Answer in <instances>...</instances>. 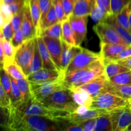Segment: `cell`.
I'll return each mask as SVG.
<instances>
[{"label":"cell","mask_w":131,"mask_h":131,"mask_svg":"<svg viewBox=\"0 0 131 131\" xmlns=\"http://www.w3.org/2000/svg\"><path fill=\"white\" fill-rule=\"evenodd\" d=\"M53 0H39V6L40 10V27L42 31V26L46 18V15L49 10Z\"/></svg>","instance_id":"39"},{"label":"cell","mask_w":131,"mask_h":131,"mask_svg":"<svg viewBox=\"0 0 131 131\" xmlns=\"http://www.w3.org/2000/svg\"><path fill=\"white\" fill-rule=\"evenodd\" d=\"M37 40L38 49H39L40 54L42 62H43V68L51 69V70H58L61 71L58 69V67L55 65L54 61H52V59L51 58V55H50L48 49H47V46H46V43L43 41V37H41V36L37 37Z\"/></svg>","instance_id":"19"},{"label":"cell","mask_w":131,"mask_h":131,"mask_svg":"<svg viewBox=\"0 0 131 131\" xmlns=\"http://www.w3.org/2000/svg\"><path fill=\"white\" fill-rule=\"evenodd\" d=\"M1 67L10 63L15 61V56L16 49L14 48L12 43L10 41L5 39L1 34Z\"/></svg>","instance_id":"17"},{"label":"cell","mask_w":131,"mask_h":131,"mask_svg":"<svg viewBox=\"0 0 131 131\" xmlns=\"http://www.w3.org/2000/svg\"><path fill=\"white\" fill-rule=\"evenodd\" d=\"M29 1V8L33 18V23L36 29L37 37L40 36V10L39 6V0H28Z\"/></svg>","instance_id":"24"},{"label":"cell","mask_w":131,"mask_h":131,"mask_svg":"<svg viewBox=\"0 0 131 131\" xmlns=\"http://www.w3.org/2000/svg\"><path fill=\"white\" fill-rule=\"evenodd\" d=\"M129 105V101L114 93L106 92L93 98L90 109H98L107 113L115 109L125 107Z\"/></svg>","instance_id":"4"},{"label":"cell","mask_w":131,"mask_h":131,"mask_svg":"<svg viewBox=\"0 0 131 131\" xmlns=\"http://www.w3.org/2000/svg\"><path fill=\"white\" fill-rule=\"evenodd\" d=\"M107 113L105 111L98 109H89L85 113L82 114H78L76 113H70L69 116L64 118L69 123L74 124H81V123L90 120V119L96 118L101 115Z\"/></svg>","instance_id":"15"},{"label":"cell","mask_w":131,"mask_h":131,"mask_svg":"<svg viewBox=\"0 0 131 131\" xmlns=\"http://www.w3.org/2000/svg\"><path fill=\"white\" fill-rule=\"evenodd\" d=\"M119 63H120L121 65H124V66L126 67L128 69H130L131 70V56L130 57L128 58L125 59V60H122L117 61Z\"/></svg>","instance_id":"51"},{"label":"cell","mask_w":131,"mask_h":131,"mask_svg":"<svg viewBox=\"0 0 131 131\" xmlns=\"http://www.w3.org/2000/svg\"><path fill=\"white\" fill-rule=\"evenodd\" d=\"M131 11V2L125 6L117 15H116L118 22L125 29L130 31L129 17ZM131 32V31H130Z\"/></svg>","instance_id":"31"},{"label":"cell","mask_w":131,"mask_h":131,"mask_svg":"<svg viewBox=\"0 0 131 131\" xmlns=\"http://www.w3.org/2000/svg\"><path fill=\"white\" fill-rule=\"evenodd\" d=\"M1 67L4 68L6 72L15 80H19V79H23V78H27L22 69L20 68V67L15 61L6 64Z\"/></svg>","instance_id":"33"},{"label":"cell","mask_w":131,"mask_h":131,"mask_svg":"<svg viewBox=\"0 0 131 131\" xmlns=\"http://www.w3.org/2000/svg\"><path fill=\"white\" fill-rule=\"evenodd\" d=\"M1 85L11 98V80L10 75L3 67H1Z\"/></svg>","instance_id":"37"},{"label":"cell","mask_w":131,"mask_h":131,"mask_svg":"<svg viewBox=\"0 0 131 131\" xmlns=\"http://www.w3.org/2000/svg\"><path fill=\"white\" fill-rule=\"evenodd\" d=\"M40 102L49 108L74 113L79 106L74 102L70 89L64 88L53 92Z\"/></svg>","instance_id":"3"},{"label":"cell","mask_w":131,"mask_h":131,"mask_svg":"<svg viewBox=\"0 0 131 131\" xmlns=\"http://www.w3.org/2000/svg\"><path fill=\"white\" fill-rule=\"evenodd\" d=\"M21 1V0H1V3L6 4V5H10V4L12 3L16 2V1Z\"/></svg>","instance_id":"53"},{"label":"cell","mask_w":131,"mask_h":131,"mask_svg":"<svg viewBox=\"0 0 131 131\" xmlns=\"http://www.w3.org/2000/svg\"><path fill=\"white\" fill-rule=\"evenodd\" d=\"M37 37L27 40L15 52V62L20 67L26 77L29 65L34 55Z\"/></svg>","instance_id":"5"},{"label":"cell","mask_w":131,"mask_h":131,"mask_svg":"<svg viewBox=\"0 0 131 131\" xmlns=\"http://www.w3.org/2000/svg\"><path fill=\"white\" fill-rule=\"evenodd\" d=\"M103 21L106 22L108 24H111L118 34L120 35L122 40L126 43L127 45L131 44V32L129 31L128 29H125L124 26L121 25L120 23L118 22L117 19H116V15L111 14L109 15Z\"/></svg>","instance_id":"20"},{"label":"cell","mask_w":131,"mask_h":131,"mask_svg":"<svg viewBox=\"0 0 131 131\" xmlns=\"http://www.w3.org/2000/svg\"><path fill=\"white\" fill-rule=\"evenodd\" d=\"M126 131H131V124H130V125L128 127V128L127 129Z\"/></svg>","instance_id":"55"},{"label":"cell","mask_w":131,"mask_h":131,"mask_svg":"<svg viewBox=\"0 0 131 131\" xmlns=\"http://www.w3.org/2000/svg\"><path fill=\"white\" fill-rule=\"evenodd\" d=\"M63 72L58 70L43 69L32 73L27 77L28 81L31 83H42L61 80L63 78Z\"/></svg>","instance_id":"12"},{"label":"cell","mask_w":131,"mask_h":131,"mask_svg":"<svg viewBox=\"0 0 131 131\" xmlns=\"http://www.w3.org/2000/svg\"><path fill=\"white\" fill-rule=\"evenodd\" d=\"M53 4L59 20L62 22L63 20L67 19L63 5V0H53Z\"/></svg>","instance_id":"45"},{"label":"cell","mask_w":131,"mask_h":131,"mask_svg":"<svg viewBox=\"0 0 131 131\" xmlns=\"http://www.w3.org/2000/svg\"><path fill=\"white\" fill-rule=\"evenodd\" d=\"M70 113L68 111L49 108L32 97L27 102H22L17 107L11 108L8 113L6 124L3 127L7 129L27 116H43L53 119H64Z\"/></svg>","instance_id":"1"},{"label":"cell","mask_w":131,"mask_h":131,"mask_svg":"<svg viewBox=\"0 0 131 131\" xmlns=\"http://www.w3.org/2000/svg\"><path fill=\"white\" fill-rule=\"evenodd\" d=\"M131 56V44L128 45L122 51L120 52V53L117 56H116L115 58H114L111 61H117L119 60H125V59L128 58L130 57Z\"/></svg>","instance_id":"47"},{"label":"cell","mask_w":131,"mask_h":131,"mask_svg":"<svg viewBox=\"0 0 131 131\" xmlns=\"http://www.w3.org/2000/svg\"><path fill=\"white\" fill-rule=\"evenodd\" d=\"M127 45L122 43H101V57L103 61H111L117 56Z\"/></svg>","instance_id":"18"},{"label":"cell","mask_w":131,"mask_h":131,"mask_svg":"<svg viewBox=\"0 0 131 131\" xmlns=\"http://www.w3.org/2000/svg\"><path fill=\"white\" fill-rule=\"evenodd\" d=\"M64 121L43 116H29L7 129L14 131H61L63 130Z\"/></svg>","instance_id":"2"},{"label":"cell","mask_w":131,"mask_h":131,"mask_svg":"<svg viewBox=\"0 0 131 131\" xmlns=\"http://www.w3.org/2000/svg\"><path fill=\"white\" fill-rule=\"evenodd\" d=\"M95 124V118H93L86 120L79 125L83 128V131H93Z\"/></svg>","instance_id":"49"},{"label":"cell","mask_w":131,"mask_h":131,"mask_svg":"<svg viewBox=\"0 0 131 131\" xmlns=\"http://www.w3.org/2000/svg\"><path fill=\"white\" fill-rule=\"evenodd\" d=\"M75 2V0H63L64 12L67 19H69V17L73 14Z\"/></svg>","instance_id":"46"},{"label":"cell","mask_w":131,"mask_h":131,"mask_svg":"<svg viewBox=\"0 0 131 131\" xmlns=\"http://www.w3.org/2000/svg\"><path fill=\"white\" fill-rule=\"evenodd\" d=\"M93 31L98 36L101 43H122L127 45L120 37L115 28L107 23L101 21L93 26Z\"/></svg>","instance_id":"7"},{"label":"cell","mask_w":131,"mask_h":131,"mask_svg":"<svg viewBox=\"0 0 131 131\" xmlns=\"http://www.w3.org/2000/svg\"><path fill=\"white\" fill-rule=\"evenodd\" d=\"M129 107H130V108H131V99L130 100H129Z\"/></svg>","instance_id":"56"},{"label":"cell","mask_w":131,"mask_h":131,"mask_svg":"<svg viewBox=\"0 0 131 131\" xmlns=\"http://www.w3.org/2000/svg\"><path fill=\"white\" fill-rule=\"evenodd\" d=\"M9 75V74H8ZM10 80H11V101H12V107H15L20 104L23 102L21 93H20V90H19V86H18L17 81L15 79L10 75ZM11 110V109H10Z\"/></svg>","instance_id":"29"},{"label":"cell","mask_w":131,"mask_h":131,"mask_svg":"<svg viewBox=\"0 0 131 131\" xmlns=\"http://www.w3.org/2000/svg\"><path fill=\"white\" fill-rule=\"evenodd\" d=\"M42 69H43V62H42V58H41L39 49H38L37 40V43H36L35 48L34 55H33V59H32L30 65H29V69H28L27 77L30 75L31 74H32V73L38 71V70H40Z\"/></svg>","instance_id":"28"},{"label":"cell","mask_w":131,"mask_h":131,"mask_svg":"<svg viewBox=\"0 0 131 131\" xmlns=\"http://www.w3.org/2000/svg\"><path fill=\"white\" fill-rule=\"evenodd\" d=\"M24 42H25V40H24V34H23L22 29L20 28L17 31L14 32V36L11 40V43H12L14 48L17 50L24 43Z\"/></svg>","instance_id":"43"},{"label":"cell","mask_w":131,"mask_h":131,"mask_svg":"<svg viewBox=\"0 0 131 131\" xmlns=\"http://www.w3.org/2000/svg\"><path fill=\"white\" fill-rule=\"evenodd\" d=\"M101 58V54L100 52L97 53L83 47L81 51L72 60L65 70L63 72L64 75L70 74L75 70L86 67Z\"/></svg>","instance_id":"6"},{"label":"cell","mask_w":131,"mask_h":131,"mask_svg":"<svg viewBox=\"0 0 131 131\" xmlns=\"http://www.w3.org/2000/svg\"><path fill=\"white\" fill-rule=\"evenodd\" d=\"M89 109H90L89 107H86V106H79L78 107V108L76 109V110H75V111L74 113H78V114L84 113H85L86 111H88Z\"/></svg>","instance_id":"52"},{"label":"cell","mask_w":131,"mask_h":131,"mask_svg":"<svg viewBox=\"0 0 131 131\" xmlns=\"http://www.w3.org/2000/svg\"><path fill=\"white\" fill-rule=\"evenodd\" d=\"M131 2V0H111V10L114 15H117L126 5Z\"/></svg>","instance_id":"41"},{"label":"cell","mask_w":131,"mask_h":131,"mask_svg":"<svg viewBox=\"0 0 131 131\" xmlns=\"http://www.w3.org/2000/svg\"><path fill=\"white\" fill-rule=\"evenodd\" d=\"M43 41L47 47L52 61L61 71V52H62V40L49 37H42ZM63 72V71H62Z\"/></svg>","instance_id":"13"},{"label":"cell","mask_w":131,"mask_h":131,"mask_svg":"<svg viewBox=\"0 0 131 131\" xmlns=\"http://www.w3.org/2000/svg\"><path fill=\"white\" fill-rule=\"evenodd\" d=\"M110 81L108 78L106 74H104L81 86L78 87V88L88 92L93 98L102 93H106Z\"/></svg>","instance_id":"11"},{"label":"cell","mask_w":131,"mask_h":131,"mask_svg":"<svg viewBox=\"0 0 131 131\" xmlns=\"http://www.w3.org/2000/svg\"><path fill=\"white\" fill-rule=\"evenodd\" d=\"M129 24H130V31H131V11L130 14V17H129Z\"/></svg>","instance_id":"54"},{"label":"cell","mask_w":131,"mask_h":131,"mask_svg":"<svg viewBox=\"0 0 131 131\" xmlns=\"http://www.w3.org/2000/svg\"><path fill=\"white\" fill-rule=\"evenodd\" d=\"M113 131H126L131 124V110L129 106L115 109L109 113Z\"/></svg>","instance_id":"8"},{"label":"cell","mask_w":131,"mask_h":131,"mask_svg":"<svg viewBox=\"0 0 131 131\" xmlns=\"http://www.w3.org/2000/svg\"><path fill=\"white\" fill-rule=\"evenodd\" d=\"M105 65V74L107 78H110L114 75L124 72L128 71L130 69L121 65L118 61H103Z\"/></svg>","instance_id":"23"},{"label":"cell","mask_w":131,"mask_h":131,"mask_svg":"<svg viewBox=\"0 0 131 131\" xmlns=\"http://www.w3.org/2000/svg\"><path fill=\"white\" fill-rule=\"evenodd\" d=\"M93 131H113L110 114H102L96 118Z\"/></svg>","instance_id":"26"},{"label":"cell","mask_w":131,"mask_h":131,"mask_svg":"<svg viewBox=\"0 0 131 131\" xmlns=\"http://www.w3.org/2000/svg\"><path fill=\"white\" fill-rule=\"evenodd\" d=\"M21 29L24 34L25 41L37 37L36 29L31 14L28 0H26L23 7V19Z\"/></svg>","instance_id":"14"},{"label":"cell","mask_w":131,"mask_h":131,"mask_svg":"<svg viewBox=\"0 0 131 131\" xmlns=\"http://www.w3.org/2000/svg\"><path fill=\"white\" fill-rule=\"evenodd\" d=\"M58 22H60V20H59L57 14H56L54 6L53 4V1H52V4L51 5V7H50L49 10L48 12H47V15H46V18H45L44 20H43V24H42V30L53 25V24H55L56 23H58Z\"/></svg>","instance_id":"36"},{"label":"cell","mask_w":131,"mask_h":131,"mask_svg":"<svg viewBox=\"0 0 131 131\" xmlns=\"http://www.w3.org/2000/svg\"><path fill=\"white\" fill-rule=\"evenodd\" d=\"M16 81L21 93L23 102H27L32 97L30 85L28 79L27 78H24Z\"/></svg>","instance_id":"34"},{"label":"cell","mask_w":131,"mask_h":131,"mask_svg":"<svg viewBox=\"0 0 131 131\" xmlns=\"http://www.w3.org/2000/svg\"><path fill=\"white\" fill-rule=\"evenodd\" d=\"M130 110H131V108H130Z\"/></svg>","instance_id":"57"},{"label":"cell","mask_w":131,"mask_h":131,"mask_svg":"<svg viewBox=\"0 0 131 131\" xmlns=\"http://www.w3.org/2000/svg\"><path fill=\"white\" fill-rule=\"evenodd\" d=\"M109 15H110V14H109L107 12V11L104 10L103 8L100 6L95 1L94 6H93L92 12L90 13V16H91L93 21L95 23V24L99 23V22L103 21Z\"/></svg>","instance_id":"35"},{"label":"cell","mask_w":131,"mask_h":131,"mask_svg":"<svg viewBox=\"0 0 131 131\" xmlns=\"http://www.w3.org/2000/svg\"><path fill=\"white\" fill-rule=\"evenodd\" d=\"M25 1L26 0H21V1H16V2L12 3L8 5L13 15L16 14L23 8V6L25 4Z\"/></svg>","instance_id":"48"},{"label":"cell","mask_w":131,"mask_h":131,"mask_svg":"<svg viewBox=\"0 0 131 131\" xmlns=\"http://www.w3.org/2000/svg\"><path fill=\"white\" fill-rule=\"evenodd\" d=\"M109 81L113 85H125L131 84V70L124 72L109 78Z\"/></svg>","instance_id":"32"},{"label":"cell","mask_w":131,"mask_h":131,"mask_svg":"<svg viewBox=\"0 0 131 131\" xmlns=\"http://www.w3.org/2000/svg\"><path fill=\"white\" fill-rule=\"evenodd\" d=\"M61 31H62V22H58L55 24L42 30L41 37H49L54 38L61 39Z\"/></svg>","instance_id":"30"},{"label":"cell","mask_w":131,"mask_h":131,"mask_svg":"<svg viewBox=\"0 0 131 131\" xmlns=\"http://www.w3.org/2000/svg\"><path fill=\"white\" fill-rule=\"evenodd\" d=\"M95 0H75L73 15H90Z\"/></svg>","instance_id":"22"},{"label":"cell","mask_w":131,"mask_h":131,"mask_svg":"<svg viewBox=\"0 0 131 131\" xmlns=\"http://www.w3.org/2000/svg\"><path fill=\"white\" fill-rule=\"evenodd\" d=\"M106 92L114 93L129 101L131 99V84L118 86L113 85L110 83Z\"/></svg>","instance_id":"25"},{"label":"cell","mask_w":131,"mask_h":131,"mask_svg":"<svg viewBox=\"0 0 131 131\" xmlns=\"http://www.w3.org/2000/svg\"><path fill=\"white\" fill-rule=\"evenodd\" d=\"M83 47H81V46L70 45L65 41L62 40L61 69H62L63 72H64L72 60L81 51Z\"/></svg>","instance_id":"16"},{"label":"cell","mask_w":131,"mask_h":131,"mask_svg":"<svg viewBox=\"0 0 131 131\" xmlns=\"http://www.w3.org/2000/svg\"><path fill=\"white\" fill-rule=\"evenodd\" d=\"M1 27L6 22L11 21L13 14L8 5L1 3Z\"/></svg>","instance_id":"40"},{"label":"cell","mask_w":131,"mask_h":131,"mask_svg":"<svg viewBox=\"0 0 131 131\" xmlns=\"http://www.w3.org/2000/svg\"><path fill=\"white\" fill-rule=\"evenodd\" d=\"M61 40L70 45H75L74 32L71 28L69 19H67L62 21Z\"/></svg>","instance_id":"27"},{"label":"cell","mask_w":131,"mask_h":131,"mask_svg":"<svg viewBox=\"0 0 131 131\" xmlns=\"http://www.w3.org/2000/svg\"><path fill=\"white\" fill-rule=\"evenodd\" d=\"M1 34H2L5 39L11 42L14 34L11 21L6 22L1 27Z\"/></svg>","instance_id":"42"},{"label":"cell","mask_w":131,"mask_h":131,"mask_svg":"<svg viewBox=\"0 0 131 131\" xmlns=\"http://www.w3.org/2000/svg\"><path fill=\"white\" fill-rule=\"evenodd\" d=\"M88 17V15H74L72 14L69 18L74 32L76 46H81L86 38Z\"/></svg>","instance_id":"10"},{"label":"cell","mask_w":131,"mask_h":131,"mask_svg":"<svg viewBox=\"0 0 131 131\" xmlns=\"http://www.w3.org/2000/svg\"><path fill=\"white\" fill-rule=\"evenodd\" d=\"M70 90L72 98L75 103L79 106H84L90 108L93 102V97L88 92L78 88H71Z\"/></svg>","instance_id":"21"},{"label":"cell","mask_w":131,"mask_h":131,"mask_svg":"<svg viewBox=\"0 0 131 131\" xmlns=\"http://www.w3.org/2000/svg\"><path fill=\"white\" fill-rule=\"evenodd\" d=\"M30 85L32 97L35 99L40 101L43 99L48 97L53 92L65 88L61 80L47 83H36L29 82Z\"/></svg>","instance_id":"9"},{"label":"cell","mask_w":131,"mask_h":131,"mask_svg":"<svg viewBox=\"0 0 131 131\" xmlns=\"http://www.w3.org/2000/svg\"><path fill=\"white\" fill-rule=\"evenodd\" d=\"M0 106L3 110H6L7 113L9 112L12 107L11 98L4 90L1 84H0Z\"/></svg>","instance_id":"38"},{"label":"cell","mask_w":131,"mask_h":131,"mask_svg":"<svg viewBox=\"0 0 131 131\" xmlns=\"http://www.w3.org/2000/svg\"><path fill=\"white\" fill-rule=\"evenodd\" d=\"M24 7V6H23ZM23 8L17 13L16 14H14L12 17V19L11 20L12 25L13 29L14 31L15 32L21 28L22 23H23Z\"/></svg>","instance_id":"44"},{"label":"cell","mask_w":131,"mask_h":131,"mask_svg":"<svg viewBox=\"0 0 131 131\" xmlns=\"http://www.w3.org/2000/svg\"><path fill=\"white\" fill-rule=\"evenodd\" d=\"M95 1L98 5L106 10L109 14H112L111 10V5H110L111 0H95Z\"/></svg>","instance_id":"50"}]
</instances>
